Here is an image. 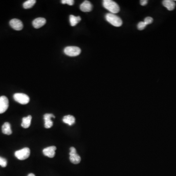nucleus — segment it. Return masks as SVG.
Here are the masks:
<instances>
[{"mask_svg": "<svg viewBox=\"0 0 176 176\" xmlns=\"http://www.w3.org/2000/svg\"><path fill=\"white\" fill-rule=\"evenodd\" d=\"M61 3L63 4H67L69 6H73L74 4V1L73 0H62Z\"/></svg>", "mask_w": 176, "mask_h": 176, "instance_id": "21", "label": "nucleus"}, {"mask_svg": "<svg viewBox=\"0 0 176 176\" xmlns=\"http://www.w3.org/2000/svg\"><path fill=\"white\" fill-rule=\"evenodd\" d=\"M106 19L109 23L114 26L119 27L122 26V20L114 14L108 13L106 15Z\"/></svg>", "mask_w": 176, "mask_h": 176, "instance_id": "2", "label": "nucleus"}, {"mask_svg": "<svg viewBox=\"0 0 176 176\" xmlns=\"http://www.w3.org/2000/svg\"><path fill=\"white\" fill-rule=\"evenodd\" d=\"M147 3H148V1H147V0H141V1H140V4H141V6H145V5H146Z\"/></svg>", "mask_w": 176, "mask_h": 176, "instance_id": "23", "label": "nucleus"}, {"mask_svg": "<svg viewBox=\"0 0 176 176\" xmlns=\"http://www.w3.org/2000/svg\"><path fill=\"white\" fill-rule=\"evenodd\" d=\"M56 147L54 146H52L44 149L43 150V153L45 156H47L51 158H53L56 155Z\"/></svg>", "mask_w": 176, "mask_h": 176, "instance_id": "9", "label": "nucleus"}, {"mask_svg": "<svg viewBox=\"0 0 176 176\" xmlns=\"http://www.w3.org/2000/svg\"><path fill=\"white\" fill-rule=\"evenodd\" d=\"M81 20V18L80 16H76L71 15L70 16V22L71 26H76L80 21Z\"/></svg>", "mask_w": 176, "mask_h": 176, "instance_id": "17", "label": "nucleus"}, {"mask_svg": "<svg viewBox=\"0 0 176 176\" xmlns=\"http://www.w3.org/2000/svg\"><path fill=\"white\" fill-rule=\"evenodd\" d=\"M32 117L31 115H28V117H25L22 119V123L21 126L24 128H28L30 126Z\"/></svg>", "mask_w": 176, "mask_h": 176, "instance_id": "16", "label": "nucleus"}, {"mask_svg": "<svg viewBox=\"0 0 176 176\" xmlns=\"http://www.w3.org/2000/svg\"><path fill=\"white\" fill-rule=\"evenodd\" d=\"M80 10L82 11L87 12L92 11L93 6L92 4L88 1H85L80 6Z\"/></svg>", "mask_w": 176, "mask_h": 176, "instance_id": "12", "label": "nucleus"}, {"mask_svg": "<svg viewBox=\"0 0 176 176\" xmlns=\"http://www.w3.org/2000/svg\"><path fill=\"white\" fill-rule=\"evenodd\" d=\"M153 19L151 17H147L144 19V22L146 24V25H149L153 23Z\"/></svg>", "mask_w": 176, "mask_h": 176, "instance_id": "22", "label": "nucleus"}, {"mask_svg": "<svg viewBox=\"0 0 176 176\" xmlns=\"http://www.w3.org/2000/svg\"><path fill=\"white\" fill-rule=\"evenodd\" d=\"M9 99L6 96L0 97V114L5 112L9 108Z\"/></svg>", "mask_w": 176, "mask_h": 176, "instance_id": "7", "label": "nucleus"}, {"mask_svg": "<svg viewBox=\"0 0 176 176\" xmlns=\"http://www.w3.org/2000/svg\"><path fill=\"white\" fill-rule=\"evenodd\" d=\"M163 6L166 7L168 10L172 11L175 9L176 4L174 1L171 0H165L162 1Z\"/></svg>", "mask_w": 176, "mask_h": 176, "instance_id": "13", "label": "nucleus"}, {"mask_svg": "<svg viewBox=\"0 0 176 176\" xmlns=\"http://www.w3.org/2000/svg\"><path fill=\"white\" fill-rule=\"evenodd\" d=\"M147 25H146V24L144 22H140L138 25V28L140 31L143 30L144 29Z\"/></svg>", "mask_w": 176, "mask_h": 176, "instance_id": "20", "label": "nucleus"}, {"mask_svg": "<svg viewBox=\"0 0 176 176\" xmlns=\"http://www.w3.org/2000/svg\"><path fill=\"white\" fill-rule=\"evenodd\" d=\"M28 176H35V175H34V174H33L31 173V174H29V175H28Z\"/></svg>", "mask_w": 176, "mask_h": 176, "instance_id": "24", "label": "nucleus"}, {"mask_svg": "<svg viewBox=\"0 0 176 176\" xmlns=\"http://www.w3.org/2000/svg\"><path fill=\"white\" fill-rule=\"evenodd\" d=\"M9 24L13 29L16 31H21L23 28V24L21 21L18 19H13L10 21Z\"/></svg>", "mask_w": 176, "mask_h": 176, "instance_id": "8", "label": "nucleus"}, {"mask_svg": "<svg viewBox=\"0 0 176 176\" xmlns=\"http://www.w3.org/2000/svg\"><path fill=\"white\" fill-rule=\"evenodd\" d=\"M0 165L3 167H5L7 165V160L1 157H0Z\"/></svg>", "mask_w": 176, "mask_h": 176, "instance_id": "19", "label": "nucleus"}, {"mask_svg": "<svg viewBox=\"0 0 176 176\" xmlns=\"http://www.w3.org/2000/svg\"><path fill=\"white\" fill-rule=\"evenodd\" d=\"M64 53L67 56L71 57H74L78 56L81 53V49L79 48L76 46H68L65 48Z\"/></svg>", "mask_w": 176, "mask_h": 176, "instance_id": "3", "label": "nucleus"}, {"mask_svg": "<svg viewBox=\"0 0 176 176\" xmlns=\"http://www.w3.org/2000/svg\"><path fill=\"white\" fill-rule=\"evenodd\" d=\"M15 100L21 104L25 105L29 102V98L25 93H16L13 95Z\"/></svg>", "mask_w": 176, "mask_h": 176, "instance_id": "5", "label": "nucleus"}, {"mask_svg": "<svg viewBox=\"0 0 176 176\" xmlns=\"http://www.w3.org/2000/svg\"><path fill=\"white\" fill-rule=\"evenodd\" d=\"M63 121L65 123L67 124L68 125L71 126V125H73L75 123L76 118L73 115H66L63 118Z\"/></svg>", "mask_w": 176, "mask_h": 176, "instance_id": "15", "label": "nucleus"}, {"mask_svg": "<svg viewBox=\"0 0 176 176\" xmlns=\"http://www.w3.org/2000/svg\"><path fill=\"white\" fill-rule=\"evenodd\" d=\"M103 5L105 9L114 14L118 13L120 10L118 5L112 0H104L103 1Z\"/></svg>", "mask_w": 176, "mask_h": 176, "instance_id": "1", "label": "nucleus"}, {"mask_svg": "<svg viewBox=\"0 0 176 176\" xmlns=\"http://www.w3.org/2000/svg\"><path fill=\"white\" fill-rule=\"evenodd\" d=\"M46 23V20L44 18H37L32 22V25L35 29H39L42 27Z\"/></svg>", "mask_w": 176, "mask_h": 176, "instance_id": "11", "label": "nucleus"}, {"mask_svg": "<svg viewBox=\"0 0 176 176\" xmlns=\"http://www.w3.org/2000/svg\"><path fill=\"white\" fill-rule=\"evenodd\" d=\"M2 132L4 134L7 135H10L12 134L11 125L9 122H5L2 126Z\"/></svg>", "mask_w": 176, "mask_h": 176, "instance_id": "14", "label": "nucleus"}, {"mask_svg": "<svg viewBox=\"0 0 176 176\" xmlns=\"http://www.w3.org/2000/svg\"><path fill=\"white\" fill-rule=\"evenodd\" d=\"M36 1L35 0H28L24 3L23 7L25 9H31L35 4Z\"/></svg>", "mask_w": 176, "mask_h": 176, "instance_id": "18", "label": "nucleus"}, {"mask_svg": "<svg viewBox=\"0 0 176 176\" xmlns=\"http://www.w3.org/2000/svg\"><path fill=\"white\" fill-rule=\"evenodd\" d=\"M31 153V151L28 147H25L21 150H18L15 152V156L20 160H25L29 157Z\"/></svg>", "mask_w": 176, "mask_h": 176, "instance_id": "4", "label": "nucleus"}, {"mask_svg": "<svg viewBox=\"0 0 176 176\" xmlns=\"http://www.w3.org/2000/svg\"><path fill=\"white\" fill-rule=\"evenodd\" d=\"M70 161L75 165L78 164L81 161V157L76 153V150L73 147L70 148Z\"/></svg>", "mask_w": 176, "mask_h": 176, "instance_id": "6", "label": "nucleus"}, {"mask_svg": "<svg viewBox=\"0 0 176 176\" xmlns=\"http://www.w3.org/2000/svg\"><path fill=\"white\" fill-rule=\"evenodd\" d=\"M51 118H55L53 114H46L44 115V119L45 121V127L46 128H51L53 126V121L51 120Z\"/></svg>", "mask_w": 176, "mask_h": 176, "instance_id": "10", "label": "nucleus"}]
</instances>
